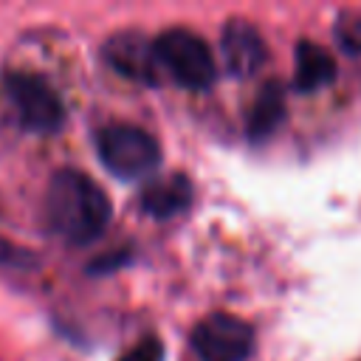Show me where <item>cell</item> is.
I'll list each match as a JSON object with an SVG mask.
<instances>
[{
    "label": "cell",
    "mask_w": 361,
    "mask_h": 361,
    "mask_svg": "<svg viewBox=\"0 0 361 361\" xmlns=\"http://www.w3.org/2000/svg\"><path fill=\"white\" fill-rule=\"evenodd\" d=\"M189 344L200 361H245L254 353V327L231 313H209L192 327Z\"/></svg>",
    "instance_id": "cell-5"
},
{
    "label": "cell",
    "mask_w": 361,
    "mask_h": 361,
    "mask_svg": "<svg viewBox=\"0 0 361 361\" xmlns=\"http://www.w3.org/2000/svg\"><path fill=\"white\" fill-rule=\"evenodd\" d=\"M333 34H336V42H338L344 51L361 54V14H355V11L341 14Z\"/></svg>",
    "instance_id": "cell-11"
},
{
    "label": "cell",
    "mask_w": 361,
    "mask_h": 361,
    "mask_svg": "<svg viewBox=\"0 0 361 361\" xmlns=\"http://www.w3.org/2000/svg\"><path fill=\"white\" fill-rule=\"evenodd\" d=\"M220 54L231 76L248 79L268 62V45L248 20H228L220 37Z\"/></svg>",
    "instance_id": "cell-7"
},
{
    "label": "cell",
    "mask_w": 361,
    "mask_h": 361,
    "mask_svg": "<svg viewBox=\"0 0 361 361\" xmlns=\"http://www.w3.org/2000/svg\"><path fill=\"white\" fill-rule=\"evenodd\" d=\"M152 42L161 73L169 76L175 85L189 90H206L217 79L212 48L200 34L189 28H166L158 37H152Z\"/></svg>",
    "instance_id": "cell-3"
},
{
    "label": "cell",
    "mask_w": 361,
    "mask_h": 361,
    "mask_svg": "<svg viewBox=\"0 0 361 361\" xmlns=\"http://www.w3.org/2000/svg\"><path fill=\"white\" fill-rule=\"evenodd\" d=\"M195 197V186L183 172H172L164 178H155L141 192V212L155 220H169L189 209Z\"/></svg>",
    "instance_id": "cell-8"
},
{
    "label": "cell",
    "mask_w": 361,
    "mask_h": 361,
    "mask_svg": "<svg viewBox=\"0 0 361 361\" xmlns=\"http://www.w3.org/2000/svg\"><path fill=\"white\" fill-rule=\"evenodd\" d=\"M336 79L333 56L313 39L296 42V65H293V87L302 93H313Z\"/></svg>",
    "instance_id": "cell-9"
},
{
    "label": "cell",
    "mask_w": 361,
    "mask_h": 361,
    "mask_svg": "<svg viewBox=\"0 0 361 361\" xmlns=\"http://www.w3.org/2000/svg\"><path fill=\"white\" fill-rule=\"evenodd\" d=\"M96 152L107 172L121 180H144L161 166V144L147 130L113 121L96 133Z\"/></svg>",
    "instance_id": "cell-2"
},
{
    "label": "cell",
    "mask_w": 361,
    "mask_h": 361,
    "mask_svg": "<svg viewBox=\"0 0 361 361\" xmlns=\"http://www.w3.org/2000/svg\"><path fill=\"white\" fill-rule=\"evenodd\" d=\"M102 56L116 73H121L133 82L161 85V79H164V73L158 68V56H155V42L141 31H118V34L107 37L102 45Z\"/></svg>",
    "instance_id": "cell-6"
},
{
    "label": "cell",
    "mask_w": 361,
    "mask_h": 361,
    "mask_svg": "<svg viewBox=\"0 0 361 361\" xmlns=\"http://www.w3.org/2000/svg\"><path fill=\"white\" fill-rule=\"evenodd\" d=\"M285 118V93L279 82H265V87L259 90L251 113H248V135L251 138H265L268 133H274L279 127V121Z\"/></svg>",
    "instance_id": "cell-10"
},
{
    "label": "cell",
    "mask_w": 361,
    "mask_h": 361,
    "mask_svg": "<svg viewBox=\"0 0 361 361\" xmlns=\"http://www.w3.org/2000/svg\"><path fill=\"white\" fill-rule=\"evenodd\" d=\"M42 217L51 234L65 243L85 245L102 237L113 217L107 192L79 169H59L51 175L42 203Z\"/></svg>",
    "instance_id": "cell-1"
},
{
    "label": "cell",
    "mask_w": 361,
    "mask_h": 361,
    "mask_svg": "<svg viewBox=\"0 0 361 361\" xmlns=\"http://www.w3.org/2000/svg\"><path fill=\"white\" fill-rule=\"evenodd\" d=\"M118 361H164V344L155 336H144L138 344H133Z\"/></svg>",
    "instance_id": "cell-12"
},
{
    "label": "cell",
    "mask_w": 361,
    "mask_h": 361,
    "mask_svg": "<svg viewBox=\"0 0 361 361\" xmlns=\"http://www.w3.org/2000/svg\"><path fill=\"white\" fill-rule=\"evenodd\" d=\"M6 99L14 107V116L23 130L37 135L59 133L65 124V104L59 93L39 76L28 71H6L3 73Z\"/></svg>",
    "instance_id": "cell-4"
}]
</instances>
